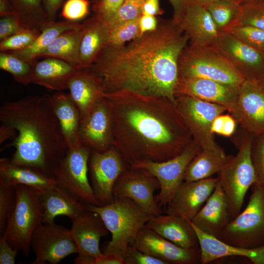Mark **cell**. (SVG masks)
Wrapping results in <instances>:
<instances>
[{"label": "cell", "mask_w": 264, "mask_h": 264, "mask_svg": "<svg viewBox=\"0 0 264 264\" xmlns=\"http://www.w3.org/2000/svg\"></svg>", "instance_id": "cell-61"}, {"label": "cell", "mask_w": 264, "mask_h": 264, "mask_svg": "<svg viewBox=\"0 0 264 264\" xmlns=\"http://www.w3.org/2000/svg\"><path fill=\"white\" fill-rule=\"evenodd\" d=\"M68 89L81 118L103 98L101 80L90 67L79 69L70 79Z\"/></svg>", "instance_id": "cell-26"}, {"label": "cell", "mask_w": 264, "mask_h": 264, "mask_svg": "<svg viewBox=\"0 0 264 264\" xmlns=\"http://www.w3.org/2000/svg\"><path fill=\"white\" fill-rule=\"evenodd\" d=\"M87 208L101 217L111 233L103 253H115L124 259L139 231L154 216L128 198H114L109 204L88 205Z\"/></svg>", "instance_id": "cell-4"}, {"label": "cell", "mask_w": 264, "mask_h": 264, "mask_svg": "<svg viewBox=\"0 0 264 264\" xmlns=\"http://www.w3.org/2000/svg\"><path fill=\"white\" fill-rule=\"evenodd\" d=\"M31 248L35 255L32 264H57L67 256L78 253L70 230L54 222L37 226L31 237Z\"/></svg>", "instance_id": "cell-13"}, {"label": "cell", "mask_w": 264, "mask_h": 264, "mask_svg": "<svg viewBox=\"0 0 264 264\" xmlns=\"http://www.w3.org/2000/svg\"><path fill=\"white\" fill-rule=\"evenodd\" d=\"M250 46L264 53V30L251 26L234 25L227 31Z\"/></svg>", "instance_id": "cell-42"}, {"label": "cell", "mask_w": 264, "mask_h": 264, "mask_svg": "<svg viewBox=\"0 0 264 264\" xmlns=\"http://www.w3.org/2000/svg\"><path fill=\"white\" fill-rule=\"evenodd\" d=\"M219 0H190V3H195L198 4H200L202 5H205L208 3ZM231 1H233L236 2H238L241 4V0H228Z\"/></svg>", "instance_id": "cell-58"}, {"label": "cell", "mask_w": 264, "mask_h": 264, "mask_svg": "<svg viewBox=\"0 0 264 264\" xmlns=\"http://www.w3.org/2000/svg\"><path fill=\"white\" fill-rule=\"evenodd\" d=\"M260 86L264 88V78L262 79L261 81L257 82Z\"/></svg>", "instance_id": "cell-60"}, {"label": "cell", "mask_w": 264, "mask_h": 264, "mask_svg": "<svg viewBox=\"0 0 264 264\" xmlns=\"http://www.w3.org/2000/svg\"><path fill=\"white\" fill-rule=\"evenodd\" d=\"M79 264H124V259L115 253H103L96 257L83 260Z\"/></svg>", "instance_id": "cell-50"}, {"label": "cell", "mask_w": 264, "mask_h": 264, "mask_svg": "<svg viewBox=\"0 0 264 264\" xmlns=\"http://www.w3.org/2000/svg\"><path fill=\"white\" fill-rule=\"evenodd\" d=\"M145 0H125L107 23L108 27L140 18Z\"/></svg>", "instance_id": "cell-43"}, {"label": "cell", "mask_w": 264, "mask_h": 264, "mask_svg": "<svg viewBox=\"0 0 264 264\" xmlns=\"http://www.w3.org/2000/svg\"><path fill=\"white\" fill-rule=\"evenodd\" d=\"M237 122L253 136L264 134V88L256 81L245 80L240 88Z\"/></svg>", "instance_id": "cell-21"}, {"label": "cell", "mask_w": 264, "mask_h": 264, "mask_svg": "<svg viewBox=\"0 0 264 264\" xmlns=\"http://www.w3.org/2000/svg\"><path fill=\"white\" fill-rule=\"evenodd\" d=\"M79 69L68 63L48 58L33 64L32 83L61 91L68 89L70 79Z\"/></svg>", "instance_id": "cell-28"}, {"label": "cell", "mask_w": 264, "mask_h": 264, "mask_svg": "<svg viewBox=\"0 0 264 264\" xmlns=\"http://www.w3.org/2000/svg\"><path fill=\"white\" fill-rule=\"evenodd\" d=\"M40 203L42 222L44 223L54 222L58 216H67L72 220L87 210L88 206L60 187L42 191Z\"/></svg>", "instance_id": "cell-27"}, {"label": "cell", "mask_w": 264, "mask_h": 264, "mask_svg": "<svg viewBox=\"0 0 264 264\" xmlns=\"http://www.w3.org/2000/svg\"><path fill=\"white\" fill-rule=\"evenodd\" d=\"M254 136L245 131L244 137L237 145L238 152L228 159L217 173L218 182L227 198L232 219L241 212L245 195L255 183L251 159Z\"/></svg>", "instance_id": "cell-6"}, {"label": "cell", "mask_w": 264, "mask_h": 264, "mask_svg": "<svg viewBox=\"0 0 264 264\" xmlns=\"http://www.w3.org/2000/svg\"><path fill=\"white\" fill-rule=\"evenodd\" d=\"M131 244L168 264H200V249L183 248L145 226L139 231Z\"/></svg>", "instance_id": "cell-18"}, {"label": "cell", "mask_w": 264, "mask_h": 264, "mask_svg": "<svg viewBox=\"0 0 264 264\" xmlns=\"http://www.w3.org/2000/svg\"><path fill=\"white\" fill-rule=\"evenodd\" d=\"M103 97L113 146L129 166L170 159L193 140L176 105L166 98L127 90L103 93Z\"/></svg>", "instance_id": "cell-2"}, {"label": "cell", "mask_w": 264, "mask_h": 264, "mask_svg": "<svg viewBox=\"0 0 264 264\" xmlns=\"http://www.w3.org/2000/svg\"><path fill=\"white\" fill-rule=\"evenodd\" d=\"M26 29L16 15L0 17V41Z\"/></svg>", "instance_id": "cell-49"}, {"label": "cell", "mask_w": 264, "mask_h": 264, "mask_svg": "<svg viewBox=\"0 0 264 264\" xmlns=\"http://www.w3.org/2000/svg\"><path fill=\"white\" fill-rule=\"evenodd\" d=\"M240 88L207 79L179 77L175 95H187L222 105L237 121Z\"/></svg>", "instance_id": "cell-16"}, {"label": "cell", "mask_w": 264, "mask_h": 264, "mask_svg": "<svg viewBox=\"0 0 264 264\" xmlns=\"http://www.w3.org/2000/svg\"><path fill=\"white\" fill-rule=\"evenodd\" d=\"M232 220L227 198L218 182L205 203L190 220L204 233L219 239Z\"/></svg>", "instance_id": "cell-22"}, {"label": "cell", "mask_w": 264, "mask_h": 264, "mask_svg": "<svg viewBox=\"0 0 264 264\" xmlns=\"http://www.w3.org/2000/svg\"><path fill=\"white\" fill-rule=\"evenodd\" d=\"M40 31L24 29L0 42V52H13L23 50L36 40Z\"/></svg>", "instance_id": "cell-41"}, {"label": "cell", "mask_w": 264, "mask_h": 264, "mask_svg": "<svg viewBox=\"0 0 264 264\" xmlns=\"http://www.w3.org/2000/svg\"><path fill=\"white\" fill-rule=\"evenodd\" d=\"M218 180L210 177L184 181L164 209L166 214L192 220L214 190Z\"/></svg>", "instance_id": "cell-19"}, {"label": "cell", "mask_w": 264, "mask_h": 264, "mask_svg": "<svg viewBox=\"0 0 264 264\" xmlns=\"http://www.w3.org/2000/svg\"><path fill=\"white\" fill-rule=\"evenodd\" d=\"M124 0H93V16L107 24L113 17Z\"/></svg>", "instance_id": "cell-46"}, {"label": "cell", "mask_w": 264, "mask_h": 264, "mask_svg": "<svg viewBox=\"0 0 264 264\" xmlns=\"http://www.w3.org/2000/svg\"><path fill=\"white\" fill-rule=\"evenodd\" d=\"M83 34V25L65 31L57 37L40 54L65 61L78 69H81L79 49Z\"/></svg>", "instance_id": "cell-32"}, {"label": "cell", "mask_w": 264, "mask_h": 264, "mask_svg": "<svg viewBox=\"0 0 264 264\" xmlns=\"http://www.w3.org/2000/svg\"><path fill=\"white\" fill-rule=\"evenodd\" d=\"M17 135V131L14 128L8 125L1 123L0 127V144L8 139L14 140Z\"/></svg>", "instance_id": "cell-56"}, {"label": "cell", "mask_w": 264, "mask_h": 264, "mask_svg": "<svg viewBox=\"0 0 264 264\" xmlns=\"http://www.w3.org/2000/svg\"><path fill=\"white\" fill-rule=\"evenodd\" d=\"M33 64L11 53H0V69L11 74L20 84L26 85L32 83Z\"/></svg>", "instance_id": "cell-37"}, {"label": "cell", "mask_w": 264, "mask_h": 264, "mask_svg": "<svg viewBox=\"0 0 264 264\" xmlns=\"http://www.w3.org/2000/svg\"><path fill=\"white\" fill-rule=\"evenodd\" d=\"M0 121L17 132L11 143L12 162L47 176L69 148L54 112L50 95H35L6 101L0 108Z\"/></svg>", "instance_id": "cell-3"}, {"label": "cell", "mask_w": 264, "mask_h": 264, "mask_svg": "<svg viewBox=\"0 0 264 264\" xmlns=\"http://www.w3.org/2000/svg\"><path fill=\"white\" fill-rule=\"evenodd\" d=\"M64 0H43L44 8L49 22L55 20L57 12Z\"/></svg>", "instance_id": "cell-54"}, {"label": "cell", "mask_w": 264, "mask_h": 264, "mask_svg": "<svg viewBox=\"0 0 264 264\" xmlns=\"http://www.w3.org/2000/svg\"><path fill=\"white\" fill-rule=\"evenodd\" d=\"M124 264H168L164 261L149 255L132 244L128 247Z\"/></svg>", "instance_id": "cell-48"}, {"label": "cell", "mask_w": 264, "mask_h": 264, "mask_svg": "<svg viewBox=\"0 0 264 264\" xmlns=\"http://www.w3.org/2000/svg\"><path fill=\"white\" fill-rule=\"evenodd\" d=\"M16 201V186L0 178V236L2 235L5 231Z\"/></svg>", "instance_id": "cell-39"}, {"label": "cell", "mask_w": 264, "mask_h": 264, "mask_svg": "<svg viewBox=\"0 0 264 264\" xmlns=\"http://www.w3.org/2000/svg\"><path fill=\"white\" fill-rule=\"evenodd\" d=\"M173 9L172 20L179 24L185 12L190 4V0H169Z\"/></svg>", "instance_id": "cell-53"}, {"label": "cell", "mask_w": 264, "mask_h": 264, "mask_svg": "<svg viewBox=\"0 0 264 264\" xmlns=\"http://www.w3.org/2000/svg\"><path fill=\"white\" fill-rule=\"evenodd\" d=\"M18 252L9 245L3 236H0V264H14Z\"/></svg>", "instance_id": "cell-51"}, {"label": "cell", "mask_w": 264, "mask_h": 264, "mask_svg": "<svg viewBox=\"0 0 264 264\" xmlns=\"http://www.w3.org/2000/svg\"><path fill=\"white\" fill-rule=\"evenodd\" d=\"M176 98L179 114L193 140L201 150L217 151L222 149L215 141L211 126L215 118L227 111V109L187 95H176Z\"/></svg>", "instance_id": "cell-10"}, {"label": "cell", "mask_w": 264, "mask_h": 264, "mask_svg": "<svg viewBox=\"0 0 264 264\" xmlns=\"http://www.w3.org/2000/svg\"><path fill=\"white\" fill-rule=\"evenodd\" d=\"M258 2H264V0H241V4Z\"/></svg>", "instance_id": "cell-59"}, {"label": "cell", "mask_w": 264, "mask_h": 264, "mask_svg": "<svg viewBox=\"0 0 264 264\" xmlns=\"http://www.w3.org/2000/svg\"><path fill=\"white\" fill-rule=\"evenodd\" d=\"M223 150H201L189 163L184 181H193L212 177L220 170L228 159Z\"/></svg>", "instance_id": "cell-34"}, {"label": "cell", "mask_w": 264, "mask_h": 264, "mask_svg": "<svg viewBox=\"0 0 264 264\" xmlns=\"http://www.w3.org/2000/svg\"><path fill=\"white\" fill-rule=\"evenodd\" d=\"M88 167L91 185L99 206L112 202L114 184L128 168L120 153L113 146L104 152L91 150Z\"/></svg>", "instance_id": "cell-12"}, {"label": "cell", "mask_w": 264, "mask_h": 264, "mask_svg": "<svg viewBox=\"0 0 264 264\" xmlns=\"http://www.w3.org/2000/svg\"><path fill=\"white\" fill-rule=\"evenodd\" d=\"M16 15L27 29L41 31L49 22L43 0H10Z\"/></svg>", "instance_id": "cell-35"}, {"label": "cell", "mask_w": 264, "mask_h": 264, "mask_svg": "<svg viewBox=\"0 0 264 264\" xmlns=\"http://www.w3.org/2000/svg\"><path fill=\"white\" fill-rule=\"evenodd\" d=\"M157 21L154 16L142 14L139 19L140 36L155 30L158 26Z\"/></svg>", "instance_id": "cell-52"}, {"label": "cell", "mask_w": 264, "mask_h": 264, "mask_svg": "<svg viewBox=\"0 0 264 264\" xmlns=\"http://www.w3.org/2000/svg\"><path fill=\"white\" fill-rule=\"evenodd\" d=\"M83 34L79 49L80 68L90 67L106 46L108 27L94 16L83 23Z\"/></svg>", "instance_id": "cell-30"}, {"label": "cell", "mask_w": 264, "mask_h": 264, "mask_svg": "<svg viewBox=\"0 0 264 264\" xmlns=\"http://www.w3.org/2000/svg\"><path fill=\"white\" fill-rule=\"evenodd\" d=\"M79 139L81 145L98 152L113 146L109 111L104 97L82 118Z\"/></svg>", "instance_id": "cell-20"}, {"label": "cell", "mask_w": 264, "mask_h": 264, "mask_svg": "<svg viewBox=\"0 0 264 264\" xmlns=\"http://www.w3.org/2000/svg\"><path fill=\"white\" fill-rule=\"evenodd\" d=\"M187 34L190 43L199 45H213L220 33L206 8L190 3L179 24Z\"/></svg>", "instance_id": "cell-25"}, {"label": "cell", "mask_w": 264, "mask_h": 264, "mask_svg": "<svg viewBox=\"0 0 264 264\" xmlns=\"http://www.w3.org/2000/svg\"><path fill=\"white\" fill-rule=\"evenodd\" d=\"M201 150L193 140L181 154L170 159L161 162L140 161L129 166L145 169L157 178L160 192L154 198L158 206L165 209L184 182L189 163Z\"/></svg>", "instance_id": "cell-11"}, {"label": "cell", "mask_w": 264, "mask_h": 264, "mask_svg": "<svg viewBox=\"0 0 264 264\" xmlns=\"http://www.w3.org/2000/svg\"><path fill=\"white\" fill-rule=\"evenodd\" d=\"M163 13L159 0H145L142 6V14L155 16Z\"/></svg>", "instance_id": "cell-55"}, {"label": "cell", "mask_w": 264, "mask_h": 264, "mask_svg": "<svg viewBox=\"0 0 264 264\" xmlns=\"http://www.w3.org/2000/svg\"><path fill=\"white\" fill-rule=\"evenodd\" d=\"M203 6L220 33L227 32L234 24L241 8L240 3L228 0H217Z\"/></svg>", "instance_id": "cell-36"}, {"label": "cell", "mask_w": 264, "mask_h": 264, "mask_svg": "<svg viewBox=\"0 0 264 264\" xmlns=\"http://www.w3.org/2000/svg\"><path fill=\"white\" fill-rule=\"evenodd\" d=\"M17 201L9 218L3 236L14 249L28 257L31 251V239L35 229L42 222L40 203L41 191L32 187L17 185Z\"/></svg>", "instance_id": "cell-7"}, {"label": "cell", "mask_w": 264, "mask_h": 264, "mask_svg": "<svg viewBox=\"0 0 264 264\" xmlns=\"http://www.w3.org/2000/svg\"><path fill=\"white\" fill-rule=\"evenodd\" d=\"M71 220L70 234L78 254L74 263L79 264L83 260L102 254L99 248L100 241L102 237L108 235L109 230L101 217L87 208Z\"/></svg>", "instance_id": "cell-17"}, {"label": "cell", "mask_w": 264, "mask_h": 264, "mask_svg": "<svg viewBox=\"0 0 264 264\" xmlns=\"http://www.w3.org/2000/svg\"><path fill=\"white\" fill-rule=\"evenodd\" d=\"M160 187L157 178L149 171L129 166L115 182L113 195L114 198H130L155 216L162 213L154 196Z\"/></svg>", "instance_id": "cell-15"}, {"label": "cell", "mask_w": 264, "mask_h": 264, "mask_svg": "<svg viewBox=\"0 0 264 264\" xmlns=\"http://www.w3.org/2000/svg\"><path fill=\"white\" fill-rule=\"evenodd\" d=\"M237 124V121L231 114L229 113H223L217 116L214 120L211 131L214 134L230 137L236 131Z\"/></svg>", "instance_id": "cell-47"}, {"label": "cell", "mask_w": 264, "mask_h": 264, "mask_svg": "<svg viewBox=\"0 0 264 264\" xmlns=\"http://www.w3.org/2000/svg\"><path fill=\"white\" fill-rule=\"evenodd\" d=\"M91 150L81 145L69 149L54 170L58 186L87 205H100L88 178Z\"/></svg>", "instance_id": "cell-9"}, {"label": "cell", "mask_w": 264, "mask_h": 264, "mask_svg": "<svg viewBox=\"0 0 264 264\" xmlns=\"http://www.w3.org/2000/svg\"><path fill=\"white\" fill-rule=\"evenodd\" d=\"M189 38L172 19L121 47L106 46L90 68L104 93L127 90L166 98L176 105L178 62Z\"/></svg>", "instance_id": "cell-1"}, {"label": "cell", "mask_w": 264, "mask_h": 264, "mask_svg": "<svg viewBox=\"0 0 264 264\" xmlns=\"http://www.w3.org/2000/svg\"><path fill=\"white\" fill-rule=\"evenodd\" d=\"M0 178L14 186L24 185L43 191L59 187L53 177L47 176L33 169L14 163L11 159H0Z\"/></svg>", "instance_id": "cell-31"}, {"label": "cell", "mask_w": 264, "mask_h": 264, "mask_svg": "<svg viewBox=\"0 0 264 264\" xmlns=\"http://www.w3.org/2000/svg\"><path fill=\"white\" fill-rule=\"evenodd\" d=\"M16 15L14 8L10 0H0V16Z\"/></svg>", "instance_id": "cell-57"}, {"label": "cell", "mask_w": 264, "mask_h": 264, "mask_svg": "<svg viewBox=\"0 0 264 264\" xmlns=\"http://www.w3.org/2000/svg\"><path fill=\"white\" fill-rule=\"evenodd\" d=\"M82 24L69 21L48 22L43 28L34 42L20 51L7 52L20 58L34 63L40 54L60 34L66 31L80 27Z\"/></svg>", "instance_id": "cell-33"}, {"label": "cell", "mask_w": 264, "mask_h": 264, "mask_svg": "<svg viewBox=\"0 0 264 264\" xmlns=\"http://www.w3.org/2000/svg\"><path fill=\"white\" fill-rule=\"evenodd\" d=\"M139 19L108 26V38L106 46L121 47L140 36Z\"/></svg>", "instance_id": "cell-38"}, {"label": "cell", "mask_w": 264, "mask_h": 264, "mask_svg": "<svg viewBox=\"0 0 264 264\" xmlns=\"http://www.w3.org/2000/svg\"><path fill=\"white\" fill-rule=\"evenodd\" d=\"M178 68V78L207 79L239 87L245 80L212 45L187 44Z\"/></svg>", "instance_id": "cell-5"}, {"label": "cell", "mask_w": 264, "mask_h": 264, "mask_svg": "<svg viewBox=\"0 0 264 264\" xmlns=\"http://www.w3.org/2000/svg\"><path fill=\"white\" fill-rule=\"evenodd\" d=\"M234 25L251 26L264 30V2L241 4Z\"/></svg>", "instance_id": "cell-40"}, {"label": "cell", "mask_w": 264, "mask_h": 264, "mask_svg": "<svg viewBox=\"0 0 264 264\" xmlns=\"http://www.w3.org/2000/svg\"><path fill=\"white\" fill-rule=\"evenodd\" d=\"M52 104L69 149L81 145L79 131L81 116L69 93L59 91L50 95Z\"/></svg>", "instance_id": "cell-29"}, {"label": "cell", "mask_w": 264, "mask_h": 264, "mask_svg": "<svg viewBox=\"0 0 264 264\" xmlns=\"http://www.w3.org/2000/svg\"><path fill=\"white\" fill-rule=\"evenodd\" d=\"M245 209L233 219L219 239L238 247L253 248L264 245V189L255 184Z\"/></svg>", "instance_id": "cell-8"}, {"label": "cell", "mask_w": 264, "mask_h": 264, "mask_svg": "<svg viewBox=\"0 0 264 264\" xmlns=\"http://www.w3.org/2000/svg\"><path fill=\"white\" fill-rule=\"evenodd\" d=\"M189 221L198 240L200 264H207L228 256H240L248 259L254 264H264V245L253 248L233 246L204 233L190 220Z\"/></svg>", "instance_id": "cell-23"}, {"label": "cell", "mask_w": 264, "mask_h": 264, "mask_svg": "<svg viewBox=\"0 0 264 264\" xmlns=\"http://www.w3.org/2000/svg\"><path fill=\"white\" fill-rule=\"evenodd\" d=\"M89 6L88 0H67L63 6L61 16L66 21L77 22L88 14Z\"/></svg>", "instance_id": "cell-45"}, {"label": "cell", "mask_w": 264, "mask_h": 264, "mask_svg": "<svg viewBox=\"0 0 264 264\" xmlns=\"http://www.w3.org/2000/svg\"><path fill=\"white\" fill-rule=\"evenodd\" d=\"M145 227L183 248L200 249L196 233L188 219L161 214L154 216L146 223Z\"/></svg>", "instance_id": "cell-24"}, {"label": "cell", "mask_w": 264, "mask_h": 264, "mask_svg": "<svg viewBox=\"0 0 264 264\" xmlns=\"http://www.w3.org/2000/svg\"><path fill=\"white\" fill-rule=\"evenodd\" d=\"M251 159L255 176V184L264 189V134L254 136Z\"/></svg>", "instance_id": "cell-44"}, {"label": "cell", "mask_w": 264, "mask_h": 264, "mask_svg": "<svg viewBox=\"0 0 264 264\" xmlns=\"http://www.w3.org/2000/svg\"><path fill=\"white\" fill-rule=\"evenodd\" d=\"M245 80L264 78V53L247 45L228 32L220 33L213 45Z\"/></svg>", "instance_id": "cell-14"}]
</instances>
